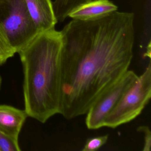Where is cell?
<instances>
[{
    "mask_svg": "<svg viewBox=\"0 0 151 151\" xmlns=\"http://www.w3.org/2000/svg\"><path fill=\"white\" fill-rule=\"evenodd\" d=\"M29 13L39 32L54 29L56 19L51 0H25Z\"/></svg>",
    "mask_w": 151,
    "mask_h": 151,
    "instance_id": "cell-6",
    "label": "cell"
},
{
    "mask_svg": "<svg viewBox=\"0 0 151 151\" xmlns=\"http://www.w3.org/2000/svg\"><path fill=\"white\" fill-rule=\"evenodd\" d=\"M151 97V63L123 95L105 119L104 127L115 129L131 122L145 107Z\"/></svg>",
    "mask_w": 151,
    "mask_h": 151,
    "instance_id": "cell-4",
    "label": "cell"
},
{
    "mask_svg": "<svg viewBox=\"0 0 151 151\" xmlns=\"http://www.w3.org/2000/svg\"><path fill=\"white\" fill-rule=\"evenodd\" d=\"M62 38L53 29L39 32L19 52L24 71V106L42 123L60 114Z\"/></svg>",
    "mask_w": 151,
    "mask_h": 151,
    "instance_id": "cell-2",
    "label": "cell"
},
{
    "mask_svg": "<svg viewBox=\"0 0 151 151\" xmlns=\"http://www.w3.org/2000/svg\"><path fill=\"white\" fill-rule=\"evenodd\" d=\"M28 116L25 110L8 105H0V130L18 139Z\"/></svg>",
    "mask_w": 151,
    "mask_h": 151,
    "instance_id": "cell-8",
    "label": "cell"
},
{
    "mask_svg": "<svg viewBox=\"0 0 151 151\" xmlns=\"http://www.w3.org/2000/svg\"><path fill=\"white\" fill-rule=\"evenodd\" d=\"M137 131L144 134L145 143H144L143 151H150L151 147V132L150 128L146 125L139 126Z\"/></svg>",
    "mask_w": 151,
    "mask_h": 151,
    "instance_id": "cell-13",
    "label": "cell"
},
{
    "mask_svg": "<svg viewBox=\"0 0 151 151\" xmlns=\"http://www.w3.org/2000/svg\"><path fill=\"white\" fill-rule=\"evenodd\" d=\"M94 0H55L53 8L57 21L63 22L73 9L84 3Z\"/></svg>",
    "mask_w": 151,
    "mask_h": 151,
    "instance_id": "cell-9",
    "label": "cell"
},
{
    "mask_svg": "<svg viewBox=\"0 0 151 151\" xmlns=\"http://www.w3.org/2000/svg\"><path fill=\"white\" fill-rule=\"evenodd\" d=\"M1 63H0V66H1Z\"/></svg>",
    "mask_w": 151,
    "mask_h": 151,
    "instance_id": "cell-15",
    "label": "cell"
},
{
    "mask_svg": "<svg viewBox=\"0 0 151 151\" xmlns=\"http://www.w3.org/2000/svg\"><path fill=\"white\" fill-rule=\"evenodd\" d=\"M138 77L134 71L128 70L96 101L86 114V124L88 129H97L104 127L107 116L126 91L135 83Z\"/></svg>",
    "mask_w": 151,
    "mask_h": 151,
    "instance_id": "cell-5",
    "label": "cell"
},
{
    "mask_svg": "<svg viewBox=\"0 0 151 151\" xmlns=\"http://www.w3.org/2000/svg\"><path fill=\"white\" fill-rule=\"evenodd\" d=\"M18 139L0 130V151H20Z\"/></svg>",
    "mask_w": 151,
    "mask_h": 151,
    "instance_id": "cell-11",
    "label": "cell"
},
{
    "mask_svg": "<svg viewBox=\"0 0 151 151\" xmlns=\"http://www.w3.org/2000/svg\"><path fill=\"white\" fill-rule=\"evenodd\" d=\"M1 83H2V78H1V76H0V89L1 87Z\"/></svg>",
    "mask_w": 151,
    "mask_h": 151,
    "instance_id": "cell-14",
    "label": "cell"
},
{
    "mask_svg": "<svg viewBox=\"0 0 151 151\" xmlns=\"http://www.w3.org/2000/svg\"><path fill=\"white\" fill-rule=\"evenodd\" d=\"M108 137V134H106L88 139L82 151H97L106 143Z\"/></svg>",
    "mask_w": 151,
    "mask_h": 151,
    "instance_id": "cell-12",
    "label": "cell"
},
{
    "mask_svg": "<svg viewBox=\"0 0 151 151\" xmlns=\"http://www.w3.org/2000/svg\"><path fill=\"white\" fill-rule=\"evenodd\" d=\"M132 13L116 11L95 20L73 19L61 31L60 114H86L129 69L135 39Z\"/></svg>",
    "mask_w": 151,
    "mask_h": 151,
    "instance_id": "cell-1",
    "label": "cell"
},
{
    "mask_svg": "<svg viewBox=\"0 0 151 151\" xmlns=\"http://www.w3.org/2000/svg\"><path fill=\"white\" fill-rule=\"evenodd\" d=\"M16 53L5 29L0 24V63L1 65L5 63Z\"/></svg>",
    "mask_w": 151,
    "mask_h": 151,
    "instance_id": "cell-10",
    "label": "cell"
},
{
    "mask_svg": "<svg viewBox=\"0 0 151 151\" xmlns=\"http://www.w3.org/2000/svg\"><path fill=\"white\" fill-rule=\"evenodd\" d=\"M118 7L109 0H94L73 9L69 17L75 20H95L117 11Z\"/></svg>",
    "mask_w": 151,
    "mask_h": 151,
    "instance_id": "cell-7",
    "label": "cell"
},
{
    "mask_svg": "<svg viewBox=\"0 0 151 151\" xmlns=\"http://www.w3.org/2000/svg\"><path fill=\"white\" fill-rule=\"evenodd\" d=\"M0 24L16 52L25 47L39 33L25 0H0Z\"/></svg>",
    "mask_w": 151,
    "mask_h": 151,
    "instance_id": "cell-3",
    "label": "cell"
}]
</instances>
